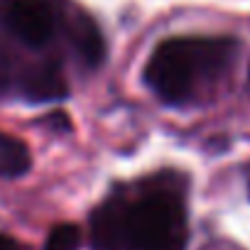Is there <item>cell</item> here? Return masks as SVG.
<instances>
[{
  "instance_id": "cell-1",
  "label": "cell",
  "mask_w": 250,
  "mask_h": 250,
  "mask_svg": "<svg viewBox=\"0 0 250 250\" xmlns=\"http://www.w3.org/2000/svg\"><path fill=\"white\" fill-rule=\"evenodd\" d=\"M93 250H184L187 208L177 189L152 187L135 199L115 196L91 221Z\"/></svg>"
},
{
  "instance_id": "cell-2",
  "label": "cell",
  "mask_w": 250,
  "mask_h": 250,
  "mask_svg": "<svg viewBox=\"0 0 250 250\" xmlns=\"http://www.w3.org/2000/svg\"><path fill=\"white\" fill-rule=\"evenodd\" d=\"M235 52L228 37H172L165 40L145 66L147 86L167 103H182L196 86L218 76Z\"/></svg>"
},
{
  "instance_id": "cell-3",
  "label": "cell",
  "mask_w": 250,
  "mask_h": 250,
  "mask_svg": "<svg viewBox=\"0 0 250 250\" xmlns=\"http://www.w3.org/2000/svg\"><path fill=\"white\" fill-rule=\"evenodd\" d=\"M5 20L13 35L30 47H44L54 35V10L47 0H13Z\"/></svg>"
},
{
  "instance_id": "cell-4",
  "label": "cell",
  "mask_w": 250,
  "mask_h": 250,
  "mask_svg": "<svg viewBox=\"0 0 250 250\" xmlns=\"http://www.w3.org/2000/svg\"><path fill=\"white\" fill-rule=\"evenodd\" d=\"M69 91L66 86V79L62 74L59 66L54 64H40V66H32L25 79H22V93L35 101V103H47V101H59L64 98Z\"/></svg>"
},
{
  "instance_id": "cell-5",
  "label": "cell",
  "mask_w": 250,
  "mask_h": 250,
  "mask_svg": "<svg viewBox=\"0 0 250 250\" xmlns=\"http://www.w3.org/2000/svg\"><path fill=\"white\" fill-rule=\"evenodd\" d=\"M30 169V150L22 140L0 130V177H20Z\"/></svg>"
},
{
  "instance_id": "cell-6",
  "label": "cell",
  "mask_w": 250,
  "mask_h": 250,
  "mask_svg": "<svg viewBox=\"0 0 250 250\" xmlns=\"http://www.w3.org/2000/svg\"><path fill=\"white\" fill-rule=\"evenodd\" d=\"M76 47H79V52L83 54V59L91 66H96V64L103 62V40H101L98 30L91 22L76 32Z\"/></svg>"
},
{
  "instance_id": "cell-7",
  "label": "cell",
  "mask_w": 250,
  "mask_h": 250,
  "mask_svg": "<svg viewBox=\"0 0 250 250\" xmlns=\"http://www.w3.org/2000/svg\"><path fill=\"white\" fill-rule=\"evenodd\" d=\"M79 243H81V230L74 223H62L52 228L44 250H76Z\"/></svg>"
},
{
  "instance_id": "cell-8",
  "label": "cell",
  "mask_w": 250,
  "mask_h": 250,
  "mask_svg": "<svg viewBox=\"0 0 250 250\" xmlns=\"http://www.w3.org/2000/svg\"><path fill=\"white\" fill-rule=\"evenodd\" d=\"M0 250H25V245L5 233H0Z\"/></svg>"
}]
</instances>
